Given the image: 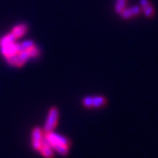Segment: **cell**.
Segmentation results:
<instances>
[{"mask_svg":"<svg viewBox=\"0 0 158 158\" xmlns=\"http://www.w3.org/2000/svg\"><path fill=\"white\" fill-rule=\"evenodd\" d=\"M38 152L44 158H53L55 157V151L52 149V147H50L49 144L45 141V139H44L43 143H42V145H41Z\"/></svg>","mask_w":158,"mask_h":158,"instance_id":"obj_6","label":"cell"},{"mask_svg":"<svg viewBox=\"0 0 158 158\" xmlns=\"http://www.w3.org/2000/svg\"><path fill=\"white\" fill-rule=\"evenodd\" d=\"M44 139L55 152L62 156H67L70 148V140L53 131L44 132Z\"/></svg>","mask_w":158,"mask_h":158,"instance_id":"obj_1","label":"cell"},{"mask_svg":"<svg viewBox=\"0 0 158 158\" xmlns=\"http://www.w3.org/2000/svg\"><path fill=\"white\" fill-rule=\"evenodd\" d=\"M0 49H1V52L2 55L5 56H11V55H15V53L19 52L18 50V44L17 43H10V44H7V45H3V46H0Z\"/></svg>","mask_w":158,"mask_h":158,"instance_id":"obj_7","label":"cell"},{"mask_svg":"<svg viewBox=\"0 0 158 158\" xmlns=\"http://www.w3.org/2000/svg\"><path fill=\"white\" fill-rule=\"evenodd\" d=\"M59 109L56 107H50L48 112H47V116L45 119V123L43 125V131L47 132V131H53L56 125H58V121H59Z\"/></svg>","mask_w":158,"mask_h":158,"instance_id":"obj_3","label":"cell"},{"mask_svg":"<svg viewBox=\"0 0 158 158\" xmlns=\"http://www.w3.org/2000/svg\"><path fill=\"white\" fill-rule=\"evenodd\" d=\"M15 40H17V38H15L14 34H12V33L10 32V33L6 34L5 36H3L2 38L0 39V46H3V45H7V44L14 43Z\"/></svg>","mask_w":158,"mask_h":158,"instance_id":"obj_9","label":"cell"},{"mask_svg":"<svg viewBox=\"0 0 158 158\" xmlns=\"http://www.w3.org/2000/svg\"><path fill=\"white\" fill-rule=\"evenodd\" d=\"M142 8H143V12L147 18H152L154 15V14H155V10H154V8H153V5L151 4L150 2L147 3L146 5L142 6Z\"/></svg>","mask_w":158,"mask_h":158,"instance_id":"obj_10","label":"cell"},{"mask_svg":"<svg viewBox=\"0 0 158 158\" xmlns=\"http://www.w3.org/2000/svg\"><path fill=\"white\" fill-rule=\"evenodd\" d=\"M141 12H142V9L140 6H134V7H125L119 15H121L122 19L127 20V19L140 15Z\"/></svg>","mask_w":158,"mask_h":158,"instance_id":"obj_5","label":"cell"},{"mask_svg":"<svg viewBox=\"0 0 158 158\" xmlns=\"http://www.w3.org/2000/svg\"><path fill=\"white\" fill-rule=\"evenodd\" d=\"M27 30H28V27H27V25H25V24H21V25H18V26H15L12 28V30H11V33L14 34L15 38H21L22 36L25 35V33L27 32Z\"/></svg>","mask_w":158,"mask_h":158,"instance_id":"obj_8","label":"cell"},{"mask_svg":"<svg viewBox=\"0 0 158 158\" xmlns=\"http://www.w3.org/2000/svg\"><path fill=\"white\" fill-rule=\"evenodd\" d=\"M126 1L127 0H116V3H115V11L117 12V14H120L123 9H124L126 6Z\"/></svg>","mask_w":158,"mask_h":158,"instance_id":"obj_12","label":"cell"},{"mask_svg":"<svg viewBox=\"0 0 158 158\" xmlns=\"http://www.w3.org/2000/svg\"><path fill=\"white\" fill-rule=\"evenodd\" d=\"M81 104L86 109L102 108L107 104V99L102 94H90L82 98Z\"/></svg>","mask_w":158,"mask_h":158,"instance_id":"obj_2","label":"cell"},{"mask_svg":"<svg viewBox=\"0 0 158 158\" xmlns=\"http://www.w3.org/2000/svg\"><path fill=\"white\" fill-rule=\"evenodd\" d=\"M44 141V131L43 129L36 126L32 129V135H31V145L34 150L39 151L41 145Z\"/></svg>","mask_w":158,"mask_h":158,"instance_id":"obj_4","label":"cell"},{"mask_svg":"<svg viewBox=\"0 0 158 158\" xmlns=\"http://www.w3.org/2000/svg\"><path fill=\"white\" fill-rule=\"evenodd\" d=\"M33 45H35V43H34L32 40H25L23 42L18 43V50L19 52L27 50V49H29L30 47H32Z\"/></svg>","mask_w":158,"mask_h":158,"instance_id":"obj_11","label":"cell"}]
</instances>
